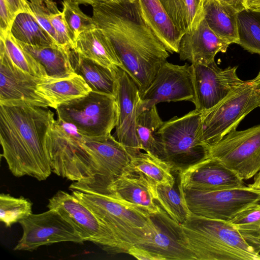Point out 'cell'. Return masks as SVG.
I'll use <instances>...</instances> for the list:
<instances>
[{
    "instance_id": "obj_27",
    "label": "cell",
    "mask_w": 260,
    "mask_h": 260,
    "mask_svg": "<svg viewBox=\"0 0 260 260\" xmlns=\"http://www.w3.org/2000/svg\"><path fill=\"white\" fill-rule=\"evenodd\" d=\"M18 42L26 51L43 66L48 76L63 78L75 73L69 56V48H65L58 44L36 46Z\"/></svg>"
},
{
    "instance_id": "obj_11",
    "label": "cell",
    "mask_w": 260,
    "mask_h": 260,
    "mask_svg": "<svg viewBox=\"0 0 260 260\" xmlns=\"http://www.w3.org/2000/svg\"><path fill=\"white\" fill-rule=\"evenodd\" d=\"M208 156L221 162L243 180L254 177L260 170V124L228 133L209 147Z\"/></svg>"
},
{
    "instance_id": "obj_16",
    "label": "cell",
    "mask_w": 260,
    "mask_h": 260,
    "mask_svg": "<svg viewBox=\"0 0 260 260\" xmlns=\"http://www.w3.org/2000/svg\"><path fill=\"white\" fill-rule=\"evenodd\" d=\"M42 78L16 67L10 59L4 42L0 39V104L24 103L51 107L50 103L37 90V85Z\"/></svg>"
},
{
    "instance_id": "obj_24",
    "label": "cell",
    "mask_w": 260,
    "mask_h": 260,
    "mask_svg": "<svg viewBox=\"0 0 260 260\" xmlns=\"http://www.w3.org/2000/svg\"><path fill=\"white\" fill-rule=\"evenodd\" d=\"M142 16L169 53H178L183 35L174 25L159 0H138Z\"/></svg>"
},
{
    "instance_id": "obj_43",
    "label": "cell",
    "mask_w": 260,
    "mask_h": 260,
    "mask_svg": "<svg viewBox=\"0 0 260 260\" xmlns=\"http://www.w3.org/2000/svg\"><path fill=\"white\" fill-rule=\"evenodd\" d=\"M234 9L236 12H240L248 9L249 0H218Z\"/></svg>"
},
{
    "instance_id": "obj_10",
    "label": "cell",
    "mask_w": 260,
    "mask_h": 260,
    "mask_svg": "<svg viewBox=\"0 0 260 260\" xmlns=\"http://www.w3.org/2000/svg\"><path fill=\"white\" fill-rule=\"evenodd\" d=\"M47 207L70 221L84 241H90L108 252H125L127 247L83 203L73 194L58 191L49 199Z\"/></svg>"
},
{
    "instance_id": "obj_13",
    "label": "cell",
    "mask_w": 260,
    "mask_h": 260,
    "mask_svg": "<svg viewBox=\"0 0 260 260\" xmlns=\"http://www.w3.org/2000/svg\"><path fill=\"white\" fill-rule=\"evenodd\" d=\"M19 223L23 234L14 250L31 251L62 242H84L73 224L54 209L31 214Z\"/></svg>"
},
{
    "instance_id": "obj_46",
    "label": "cell",
    "mask_w": 260,
    "mask_h": 260,
    "mask_svg": "<svg viewBox=\"0 0 260 260\" xmlns=\"http://www.w3.org/2000/svg\"><path fill=\"white\" fill-rule=\"evenodd\" d=\"M248 8L256 11H260V0H249Z\"/></svg>"
},
{
    "instance_id": "obj_22",
    "label": "cell",
    "mask_w": 260,
    "mask_h": 260,
    "mask_svg": "<svg viewBox=\"0 0 260 260\" xmlns=\"http://www.w3.org/2000/svg\"><path fill=\"white\" fill-rule=\"evenodd\" d=\"M37 90L55 109L92 91L84 79L76 73L63 78H43L37 85Z\"/></svg>"
},
{
    "instance_id": "obj_37",
    "label": "cell",
    "mask_w": 260,
    "mask_h": 260,
    "mask_svg": "<svg viewBox=\"0 0 260 260\" xmlns=\"http://www.w3.org/2000/svg\"><path fill=\"white\" fill-rule=\"evenodd\" d=\"M32 213V203L22 197L15 198L9 194H0V220L6 227L19 222Z\"/></svg>"
},
{
    "instance_id": "obj_23",
    "label": "cell",
    "mask_w": 260,
    "mask_h": 260,
    "mask_svg": "<svg viewBox=\"0 0 260 260\" xmlns=\"http://www.w3.org/2000/svg\"><path fill=\"white\" fill-rule=\"evenodd\" d=\"M68 53L74 71L80 75L92 91L116 96L117 79L116 69L110 70L83 56L73 48Z\"/></svg>"
},
{
    "instance_id": "obj_17",
    "label": "cell",
    "mask_w": 260,
    "mask_h": 260,
    "mask_svg": "<svg viewBox=\"0 0 260 260\" xmlns=\"http://www.w3.org/2000/svg\"><path fill=\"white\" fill-rule=\"evenodd\" d=\"M117 89L116 99L118 116L116 126V139L132 155L141 150L136 132L137 110L141 102L139 89L131 77L121 68L116 69Z\"/></svg>"
},
{
    "instance_id": "obj_15",
    "label": "cell",
    "mask_w": 260,
    "mask_h": 260,
    "mask_svg": "<svg viewBox=\"0 0 260 260\" xmlns=\"http://www.w3.org/2000/svg\"><path fill=\"white\" fill-rule=\"evenodd\" d=\"M194 90L193 104L202 112L216 105L244 81L237 75V67L221 69L215 60L191 64Z\"/></svg>"
},
{
    "instance_id": "obj_47",
    "label": "cell",
    "mask_w": 260,
    "mask_h": 260,
    "mask_svg": "<svg viewBox=\"0 0 260 260\" xmlns=\"http://www.w3.org/2000/svg\"><path fill=\"white\" fill-rule=\"evenodd\" d=\"M254 80L258 83V84L260 85V71L258 74L257 76L254 78Z\"/></svg>"
},
{
    "instance_id": "obj_18",
    "label": "cell",
    "mask_w": 260,
    "mask_h": 260,
    "mask_svg": "<svg viewBox=\"0 0 260 260\" xmlns=\"http://www.w3.org/2000/svg\"><path fill=\"white\" fill-rule=\"evenodd\" d=\"M179 178L178 187L187 190H223L246 186L234 172L209 156L181 171Z\"/></svg>"
},
{
    "instance_id": "obj_26",
    "label": "cell",
    "mask_w": 260,
    "mask_h": 260,
    "mask_svg": "<svg viewBox=\"0 0 260 260\" xmlns=\"http://www.w3.org/2000/svg\"><path fill=\"white\" fill-rule=\"evenodd\" d=\"M203 11L208 26L217 36L230 44L238 43L237 12L218 0H204Z\"/></svg>"
},
{
    "instance_id": "obj_36",
    "label": "cell",
    "mask_w": 260,
    "mask_h": 260,
    "mask_svg": "<svg viewBox=\"0 0 260 260\" xmlns=\"http://www.w3.org/2000/svg\"><path fill=\"white\" fill-rule=\"evenodd\" d=\"M62 14L70 39L74 45L82 32L96 27L92 17L84 14L79 5L72 0H62Z\"/></svg>"
},
{
    "instance_id": "obj_40",
    "label": "cell",
    "mask_w": 260,
    "mask_h": 260,
    "mask_svg": "<svg viewBox=\"0 0 260 260\" xmlns=\"http://www.w3.org/2000/svg\"><path fill=\"white\" fill-rule=\"evenodd\" d=\"M16 15L12 12L6 0H0V37L10 32Z\"/></svg>"
},
{
    "instance_id": "obj_29",
    "label": "cell",
    "mask_w": 260,
    "mask_h": 260,
    "mask_svg": "<svg viewBox=\"0 0 260 260\" xmlns=\"http://www.w3.org/2000/svg\"><path fill=\"white\" fill-rule=\"evenodd\" d=\"M172 21L183 35L204 17V0H159Z\"/></svg>"
},
{
    "instance_id": "obj_42",
    "label": "cell",
    "mask_w": 260,
    "mask_h": 260,
    "mask_svg": "<svg viewBox=\"0 0 260 260\" xmlns=\"http://www.w3.org/2000/svg\"><path fill=\"white\" fill-rule=\"evenodd\" d=\"M11 10L15 14L21 12H28L32 14L25 0H6Z\"/></svg>"
},
{
    "instance_id": "obj_6",
    "label": "cell",
    "mask_w": 260,
    "mask_h": 260,
    "mask_svg": "<svg viewBox=\"0 0 260 260\" xmlns=\"http://www.w3.org/2000/svg\"><path fill=\"white\" fill-rule=\"evenodd\" d=\"M72 194L86 205L127 249L142 237L144 226L152 217L142 209L109 194L75 190Z\"/></svg>"
},
{
    "instance_id": "obj_1",
    "label": "cell",
    "mask_w": 260,
    "mask_h": 260,
    "mask_svg": "<svg viewBox=\"0 0 260 260\" xmlns=\"http://www.w3.org/2000/svg\"><path fill=\"white\" fill-rule=\"evenodd\" d=\"M92 18L111 41L122 68L141 94L170 56L143 19L138 0L109 1L92 7Z\"/></svg>"
},
{
    "instance_id": "obj_30",
    "label": "cell",
    "mask_w": 260,
    "mask_h": 260,
    "mask_svg": "<svg viewBox=\"0 0 260 260\" xmlns=\"http://www.w3.org/2000/svg\"><path fill=\"white\" fill-rule=\"evenodd\" d=\"M10 34L18 42L28 45L49 46L57 44L35 16L28 12L16 15Z\"/></svg>"
},
{
    "instance_id": "obj_12",
    "label": "cell",
    "mask_w": 260,
    "mask_h": 260,
    "mask_svg": "<svg viewBox=\"0 0 260 260\" xmlns=\"http://www.w3.org/2000/svg\"><path fill=\"white\" fill-rule=\"evenodd\" d=\"M190 211L208 218L230 221L249 206L260 202V190L248 185L223 190H187L178 187Z\"/></svg>"
},
{
    "instance_id": "obj_21",
    "label": "cell",
    "mask_w": 260,
    "mask_h": 260,
    "mask_svg": "<svg viewBox=\"0 0 260 260\" xmlns=\"http://www.w3.org/2000/svg\"><path fill=\"white\" fill-rule=\"evenodd\" d=\"M74 49L83 56L110 70L122 68L111 41L104 31L98 27L80 34Z\"/></svg>"
},
{
    "instance_id": "obj_45",
    "label": "cell",
    "mask_w": 260,
    "mask_h": 260,
    "mask_svg": "<svg viewBox=\"0 0 260 260\" xmlns=\"http://www.w3.org/2000/svg\"><path fill=\"white\" fill-rule=\"evenodd\" d=\"M248 186L254 189L260 190V170L254 176L253 182L249 184Z\"/></svg>"
},
{
    "instance_id": "obj_48",
    "label": "cell",
    "mask_w": 260,
    "mask_h": 260,
    "mask_svg": "<svg viewBox=\"0 0 260 260\" xmlns=\"http://www.w3.org/2000/svg\"><path fill=\"white\" fill-rule=\"evenodd\" d=\"M112 1H117V0H112Z\"/></svg>"
},
{
    "instance_id": "obj_19",
    "label": "cell",
    "mask_w": 260,
    "mask_h": 260,
    "mask_svg": "<svg viewBox=\"0 0 260 260\" xmlns=\"http://www.w3.org/2000/svg\"><path fill=\"white\" fill-rule=\"evenodd\" d=\"M99 193L109 194L124 201L152 217L160 211L155 200V184L140 173L124 171Z\"/></svg>"
},
{
    "instance_id": "obj_38",
    "label": "cell",
    "mask_w": 260,
    "mask_h": 260,
    "mask_svg": "<svg viewBox=\"0 0 260 260\" xmlns=\"http://www.w3.org/2000/svg\"><path fill=\"white\" fill-rule=\"evenodd\" d=\"M25 1L32 14L56 42V34L49 21L50 16L59 10L56 3L51 0Z\"/></svg>"
},
{
    "instance_id": "obj_35",
    "label": "cell",
    "mask_w": 260,
    "mask_h": 260,
    "mask_svg": "<svg viewBox=\"0 0 260 260\" xmlns=\"http://www.w3.org/2000/svg\"><path fill=\"white\" fill-rule=\"evenodd\" d=\"M1 39L4 42L10 59L16 67L24 72L40 78L48 76L43 66L22 48L10 32Z\"/></svg>"
},
{
    "instance_id": "obj_41",
    "label": "cell",
    "mask_w": 260,
    "mask_h": 260,
    "mask_svg": "<svg viewBox=\"0 0 260 260\" xmlns=\"http://www.w3.org/2000/svg\"><path fill=\"white\" fill-rule=\"evenodd\" d=\"M126 253L140 260H166L160 254L134 245L128 248Z\"/></svg>"
},
{
    "instance_id": "obj_28",
    "label": "cell",
    "mask_w": 260,
    "mask_h": 260,
    "mask_svg": "<svg viewBox=\"0 0 260 260\" xmlns=\"http://www.w3.org/2000/svg\"><path fill=\"white\" fill-rule=\"evenodd\" d=\"M172 171L166 161L145 151L132 155L124 170L142 174L155 184L174 187L175 178Z\"/></svg>"
},
{
    "instance_id": "obj_31",
    "label": "cell",
    "mask_w": 260,
    "mask_h": 260,
    "mask_svg": "<svg viewBox=\"0 0 260 260\" xmlns=\"http://www.w3.org/2000/svg\"><path fill=\"white\" fill-rule=\"evenodd\" d=\"M164 123L156 106L141 112L137 117L136 132L141 150L160 158L157 132Z\"/></svg>"
},
{
    "instance_id": "obj_5",
    "label": "cell",
    "mask_w": 260,
    "mask_h": 260,
    "mask_svg": "<svg viewBox=\"0 0 260 260\" xmlns=\"http://www.w3.org/2000/svg\"><path fill=\"white\" fill-rule=\"evenodd\" d=\"M82 137L75 126L57 118L47 134L45 148L52 172L86 184L93 178L95 169L81 144Z\"/></svg>"
},
{
    "instance_id": "obj_9",
    "label": "cell",
    "mask_w": 260,
    "mask_h": 260,
    "mask_svg": "<svg viewBox=\"0 0 260 260\" xmlns=\"http://www.w3.org/2000/svg\"><path fill=\"white\" fill-rule=\"evenodd\" d=\"M81 144L93 161L95 174L88 183L74 182L69 189L101 193L124 171L132 155L111 134L96 137L83 136Z\"/></svg>"
},
{
    "instance_id": "obj_44",
    "label": "cell",
    "mask_w": 260,
    "mask_h": 260,
    "mask_svg": "<svg viewBox=\"0 0 260 260\" xmlns=\"http://www.w3.org/2000/svg\"><path fill=\"white\" fill-rule=\"evenodd\" d=\"M77 4L83 5H89L92 7L101 3L113 1L112 0H72Z\"/></svg>"
},
{
    "instance_id": "obj_32",
    "label": "cell",
    "mask_w": 260,
    "mask_h": 260,
    "mask_svg": "<svg viewBox=\"0 0 260 260\" xmlns=\"http://www.w3.org/2000/svg\"><path fill=\"white\" fill-rule=\"evenodd\" d=\"M259 202L245 208L229 221L245 241L256 253L259 254L260 253Z\"/></svg>"
},
{
    "instance_id": "obj_8",
    "label": "cell",
    "mask_w": 260,
    "mask_h": 260,
    "mask_svg": "<svg viewBox=\"0 0 260 260\" xmlns=\"http://www.w3.org/2000/svg\"><path fill=\"white\" fill-rule=\"evenodd\" d=\"M55 110L58 118L73 124L80 134L87 137L111 134L118 120L116 97L92 91Z\"/></svg>"
},
{
    "instance_id": "obj_3",
    "label": "cell",
    "mask_w": 260,
    "mask_h": 260,
    "mask_svg": "<svg viewBox=\"0 0 260 260\" xmlns=\"http://www.w3.org/2000/svg\"><path fill=\"white\" fill-rule=\"evenodd\" d=\"M155 217L194 260H260V254L229 221L191 213L185 222L178 224L161 207Z\"/></svg>"
},
{
    "instance_id": "obj_25",
    "label": "cell",
    "mask_w": 260,
    "mask_h": 260,
    "mask_svg": "<svg viewBox=\"0 0 260 260\" xmlns=\"http://www.w3.org/2000/svg\"><path fill=\"white\" fill-rule=\"evenodd\" d=\"M149 217L144 227L143 234L134 245L160 254L166 260H194L172 235L165 232Z\"/></svg>"
},
{
    "instance_id": "obj_33",
    "label": "cell",
    "mask_w": 260,
    "mask_h": 260,
    "mask_svg": "<svg viewBox=\"0 0 260 260\" xmlns=\"http://www.w3.org/2000/svg\"><path fill=\"white\" fill-rule=\"evenodd\" d=\"M240 45L252 53L260 55V11L247 9L237 13Z\"/></svg>"
},
{
    "instance_id": "obj_2",
    "label": "cell",
    "mask_w": 260,
    "mask_h": 260,
    "mask_svg": "<svg viewBox=\"0 0 260 260\" xmlns=\"http://www.w3.org/2000/svg\"><path fill=\"white\" fill-rule=\"evenodd\" d=\"M55 120L48 108L0 104L2 156L14 176H28L39 181L49 177L52 171L45 144Z\"/></svg>"
},
{
    "instance_id": "obj_14",
    "label": "cell",
    "mask_w": 260,
    "mask_h": 260,
    "mask_svg": "<svg viewBox=\"0 0 260 260\" xmlns=\"http://www.w3.org/2000/svg\"><path fill=\"white\" fill-rule=\"evenodd\" d=\"M191 66H179L165 62L148 88L141 94L137 116L160 102L194 100Z\"/></svg>"
},
{
    "instance_id": "obj_39",
    "label": "cell",
    "mask_w": 260,
    "mask_h": 260,
    "mask_svg": "<svg viewBox=\"0 0 260 260\" xmlns=\"http://www.w3.org/2000/svg\"><path fill=\"white\" fill-rule=\"evenodd\" d=\"M49 21L56 34L57 44L65 48H74L62 12L58 10L53 13L49 17Z\"/></svg>"
},
{
    "instance_id": "obj_34",
    "label": "cell",
    "mask_w": 260,
    "mask_h": 260,
    "mask_svg": "<svg viewBox=\"0 0 260 260\" xmlns=\"http://www.w3.org/2000/svg\"><path fill=\"white\" fill-rule=\"evenodd\" d=\"M155 200L176 223L185 222L191 212L185 201L174 187L155 184Z\"/></svg>"
},
{
    "instance_id": "obj_20",
    "label": "cell",
    "mask_w": 260,
    "mask_h": 260,
    "mask_svg": "<svg viewBox=\"0 0 260 260\" xmlns=\"http://www.w3.org/2000/svg\"><path fill=\"white\" fill-rule=\"evenodd\" d=\"M230 45L209 27L204 17L182 36L178 53L181 60H188L191 64L207 63L215 60L218 52H225Z\"/></svg>"
},
{
    "instance_id": "obj_7",
    "label": "cell",
    "mask_w": 260,
    "mask_h": 260,
    "mask_svg": "<svg viewBox=\"0 0 260 260\" xmlns=\"http://www.w3.org/2000/svg\"><path fill=\"white\" fill-rule=\"evenodd\" d=\"M260 107V85L254 79L244 81L210 110L202 112V138L209 147L236 129L240 122Z\"/></svg>"
},
{
    "instance_id": "obj_4",
    "label": "cell",
    "mask_w": 260,
    "mask_h": 260,
    "mask_svg": "<svg viewBox=\"0 0 260 260\" xmlns=\"http://www.w3.org/2000/svg\"><path fill=\"white\" fill-rule=\"evenodd\" d=\"M202 112L196 109L164 121L157 132L160 158L180 172L208 155L209 146L202 139Z\"/></svg>"
}]
</instances>
